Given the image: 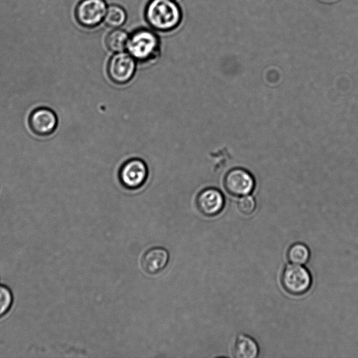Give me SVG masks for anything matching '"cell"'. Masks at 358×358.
<instances>
[{"instance_id": "cell-15", "label": "cell", "mask_w": 358, "mask_h": 358, "mask_svg": "<svg viewBox=\"0 0 358 358\" xmlns=\"http://www.w3.org/2000/svg\"><path fill=\"white\" fill-rule=\"evenodd\" d=\"M13 304V295L6 286L0 285V318L4 317Z\"/></svg>"}, {"instance_id": "cell-10", "label": "cell", "mask_w": 358, "mask_h": 358, "mask_svg": "<svg viewBox=\"0 0 358 358\" xmlns=\"http://www.w3.org/2000/svg\"><path fill=\"white\" fill-rule=\"evenodd\" d=\"M169 261V254L163 247H153L145 252L141 265L143 270L150 275H156L163 271Z\"/></svg>"}, {"instance_id": "cell-12", "label": "cell", "mask_w": 358, "mask_h": 358, "mask_svg": "<svg viewBox=\"0 0 358 358\" xmlns=\"http://www.w3.org/2000/svg\"><path fill=\"white\" fill-rule=\"evenodd\" d=\"M129 38L125 30L116 28L108 35L106 44L108 49L115 53L124 52L127 49Z\"/></svg>"}, {"instance_id": "cell-5", "label": "cell", "mask_w": 358, "mask_h": 358, "mask_svg": "<svg viewBox=\"0 0 358 358\" xmlns=\"http://www.w3.org/2000/svg\"><path fill=\"white\" fill-rule=\"evenodd\" d=\"M148 176L147 164L140 158L127 160L118 171V178L121 185L130 191L142 188L147 182Z\"/></svg>"}, {"instance_id": "cell-11", "label": "cell", "mask_w": 358, "mask_h": 358, "mask_svg": "<svg viewBox=\"0 0 358 358\" xmlns=\"http://www.w3.org/2000/svg\"><path fill=\"white\" fill-rule=\"evenodd\" d=\"M233 354L236 358H256L259 355V347L253 338L241 335L235 341Z\"/></svg>"}, {"instance_id": "cell-8", "label": "cell", "mask_w": 358, "mask_h": 358, "mask_svg": "<svg viewBox=\"0 0 358 358\" xmlns=\"http://www.w3.org/2000/svg\"><path fill=\"white\" fill-rule=\"evenodd\" d=\"M29 126L36 135L40 137L50 135L57 126V115L48 108H38L34 110L29 117Z\"/></svg>"}, {"instance_id": "cell-7", "label": "cell", "mask_w": 358, "mask_h": 358, "mask_svg": "<svg viewBox=\"0 0 358 358\" xmlns=\"http://www.w3.org/2000/svg\"><path fill=\"white\" fill-rule=\"evenodd\" d=\"M107 9L104 0H83L77 8V19L83 26L94 28L104 21Z\"/></svg>"}, {"instance_id": "cell-14", "label": "cell", "mask_w": 358, "mask_h": 358, "mask_svg": "<svg viewBox=\"0 0 358 358\" xmlns=\"http://www.w3.org/2000/svg\"><path fill=\"white\" fill-rule=\"evenodd\" d=\"M127 19V14L124 8L118 6L108 7L104 21L106 26L114 29L124 26Z\"/></svg>"}, {"instance_id": "cell-2", "label": "cell", "mask_w": 358, "mask_h": 358, "mask_svg": "<svg viewBox=\"0 0 358 358\" xmlns=\"http://www.w3.org/2000/svg\"><path fill=\"white\" fill-rule=\"evenodd\" d=\"M160 44L156 33L147 29H140L130 36L127 50L136 62L147 63L158 57Z\"/></svg>"}, {"instance_id": "cell-6", "label": "cell", "mask_w": 358, "mask_h": 358, "mask_svg": "<svg viewBox=\"0 0 358 358\" xmlns=\"http://www.w3.org/2000/svg\"><path fill=\"white\" fill-rule=\"evenodd\" d=\"M223 185L226 191L234 197L250 195L255 188V179L252 174L243 168H234L225 176Z\"/></svg>"}, {"instance_id": "cell-4", "label": "cell", "mask_w": 358, "mask_h": 358, "mask_svg": "<svg viewBox=\"0 0 358 358\" xmlns=\"http://www.w3.org/2000/svg\"><path fill=\"white\" fill-rule=\"evenodd\" d=\"M136 68V59L129 53H116L108 64L107 75L115 84L125 85L133 79Z\"/></svg>"}, {"instance_id": "cell-1", "label": "cell", "mask_w": 358, "mask_h": 358, "mask_svg": "<svg viewBox=\"0 0 358 358\" xmlns=\"http://www.w3.org/2000/svg\"><path fill=\"white\" fill-rule=\"evenodd\" d=\"M145 16L149 26L160 32L174 30L182 19V10L173 0H151Z\"/></svg>"}, {"instance_id": "cell-13", "label": "cell", "mask_w": 358, "mask_h": 358, "mask_svg": "<svg viewBox=\"0 0 358 358\" xmlns=\"http://www.w3.org/2000/svg\"><path fill=\"white\" fill-rule=\"evenodd\" d=\"M311 253L307 245L295 243L290 247L287 257L290 263L294 265H305L310 259Z\"/></svg>"}, {"instance_id": "cell-16", "label": "cell", "mask_w": 358, "mask_h": 358, "mask_svg": "<svg viewBox=\"0 0 358 358\" xmlns=\"http://www.w3.org/2000/svg\"><path fill=\"white\" fill-rule=\"evenodd\" d=\"M237 207L243 214L249 216L255 211L256 202L253 197L246 196L238 200Z\"/></svg>"}, {"instance_id": "cell-3", "label": "cell", "mask_w": 358, "mask_h": 358, "mask_svg": "<svg viewBox=\"0 0 358 358\" xmlns=\"http://www.w3.org/2000/svg\"><path fill=\"white\" fill-rule=\"evenodd\" d=\"M283 289L292 295H302L311 288L312 276L310 271L300 265H288L281 274Z\"/></svg>"}, {"instance_id": "cell-9", "label": "cell", "mask_w": 358, "mask_h": 358, "mask_svg": "<svg viewBox=\"0 0 358 358\" xmlns=\"http://www.w3.org/2000/svg\"><path fill=\"white\" fill-rule=\"evenodd\" d=\"M196 204L199 212L206 217H214L221 213L225 207L223 194L214 188H207L197 196Z\"/></svg>"}]
</instances>
